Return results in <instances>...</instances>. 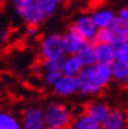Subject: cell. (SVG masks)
Wrapping results in <instances>:
<instances>
[{
  "label": "cell",
  "instance_id": "obj_1",
  "mask_svg": "<svg viewBox=\"0 0 128 129\" xmlns=\"http://www.w3.org/2000/svg\"><path fill=\"white\" fill-rule=\"evenodd\" d=\"M112 80L111 64L97 62L89 67H83L78 75L79 93L83 97L97 96Z\"/></svg>",
  "mask_w": 128,
  "mask_h": 129
},
{
  "label": "cell",
  "instance_id": "obj_23",
  "mask_svg": "<svg viewBox=\"0 0 128 129\" xmlns=\"http://www.w3.org/2000/svg\"><path fill=\"white\" fill-rule=\"evenodd\" d=\"M61 76V72H44V81L47 85H53L59 77Z\"/></svg>",
  "mask_w": 128,
  "mask_h": 129
},
{
  "label": "cell",
  "instance_id": "obj_13",
  "mask_svg": "<svg viewBox=\"0 0 128 129\" xmlns=\"http://www.w3.org/2000/svg\"><path fill=\"white\" fill-rule=\"evenodd\" d=\"M76 56L79 58V60H80V62L82 63L83 67H89V66H92V64L97 63L95 43L93 42H85V44L78 52Z\"/></svg>",
  "mask_w": 128,
  "mask_h": 129
},
{
  "label": "cell",
  "instance_id": "obj_25",
  "mask_svg": "<svg viewBox=\"0 0 128 129\" xmlns=\"http://www.w3.org/2000/svg\"><path fill=\"white\" fill-rule=\"evenodd\" d=\"M27 36L29 38H37L38 36V27L36 25H28L27 28Z\"/></svg>",
  "mask_w": 128,
  "mask_h": 129
},
{
  "label": "cell",
  "instance_id": "obj_2",
  "mask_svg": "<svg viewBox=\"0 0 128 129\" xmlns=\"http://www.w3.org/2000/svg\"><path fill=\"white\" fill-rule=\"evenodd\" d=\"M45 127L48 129L69 128L73 122V113L66 105L60 103H51L44 110Z\"/></svg>",
  "mask_w": 128,
  "mask_h": 129
},
{
  "label": "cell",
  "instance_id": "obj_4",
  "mask_svg": "<svg viewBox=\"0 0 128 129\" xmlns=\"http://www.w3.org/2000/svg\"><path fill=\"white\" fill-rule=\"evenodd\" d=\"M22 128L43 129L45 128V113L39 106H30L25 108L21 116Z\"/></svg>",
  "mask_w": 128,
  "mask_h": 129
},
{
  "label": "cell",
  "instance_id": "obj_10",
  "mask_svg": "<svg viewBox=\"0 0 128 129\" xmlns=\"http://www.w3.org/2000/svg\"><path fill=\"white\" fill-rule=\"evenodd\" d=\"M112 78L121 85H128V61L122 59H115L111 63Z\"/></svg>",
  "mask_w": 128,
  "mask_h": 129
},
{
  "label": "cell",
  "instance_id": "obj_22",
  "mask_svg": "<svg viewBox=\"0 0 128 129\" xmlns=\"http://www.w3.org/2000/svg\"><path fill=\"white\" fill-rule=\"evenodd\" d=\"M39 1H40V5H42L43 9H44V12H45L47 17L52 16L56 13L57 8H58L59 4H60V3H58L57 0H39Z\"/></svg>",
  "mask_w": 128,
  "mask_h": 129
},
{
  "label": "cell",
  "instance_id": "obj_18",
  "mask_svg": "<svg viewBox=\"0 0 128 129\" xmlns=\"http://www.w3.org/2000/svg\"><path fill=\"white\" fill-rule=\"evenodd\" d=\"M22 128L21 120L5 111H0V129H20Z\"/></svg>",
  "mask_w": 128,
  "mask_h": 129
},
{
  "label": "cell",
  "instance_id": "obj_17",
  "mask_svg": "<svg viewBox=\"0 0 128 129\" xmlns=\"http://www.w3.org/2000/svg\"><path fill=\"white\" fill-rule=\"evenodd\" d=\"M109 28L112 30L115 38H128V20L115 16Z\"/></svg>",
  "mask_w": 128,
  "mask_h": 129
},
{
  "label": "cell",
  "instance_id": "obj_16",
  "mask_svg": "<svg viewBox=\"0 0 128 129\" xmlns=\"http://www.w3.org/2000/svg\"><path fill=\"white\" fill-rule=\"evenodd\" d=\"M83 66L76 55H65L61 66V74L68 76H78Z\"/></svg>",
  "mask_w": 128,
  "mask_h": 129
},
{
  "label": "cell",
  "instance_id": "obj_28",
  "mask_svg": "<svg viewBox=\"0 0 128 129\" xmlns=\"http://www.w3.org/2000/svg\"><path fill=\"white\" fill-rule=\"evenodd\" d=\"M57 1H58V3H62V1H64V0H57Z\"/></svg>",
  "mask_w": 128,
  "mask_h": 129
},
{
  "label": "cell",
  "instance_id": "obj_21",
  "mask_svg": "<svg viewBox=\"0 0 128 129\" xmlns=\"http://www.w3.org/2000/svg\"><path fill=\"white\" fill-rule=\"evenodd\" d=\"M65 55L59 58H51V59H44L42 61V68L44 72H60L61 66L64 62Z\"/></svg>",
  "mask_w": 128,
  "mask_h": 129
},
{
  "label": "cell",
  "instance_id": "obj_6",
  "mask_svg": "<svg viewBox=\"0 0 128 129\" xmlns=\"http://www.w3.org/2000/svg\"><path fill=\"white\" fill-rule=\"evenodd\" d=\"M70 27L74 30H76L87 42H93L95 35L98 30L91 14H83V15L79 16L70 24Z\"/></svg>",
  "mask_w": 128,
  "mask_h": 129
},
{
  "label": "cell",
  "instance_id": "obj_5",
  "mask_svg": "<svg viewBox=\"0 0 128 129\" xmlns=\"http://www.w3.org/2000/svg\"><path fill=\"white\" fill-rule=\"evenodd\" d=\"M16 14L21 19H23V21L27 23V25L39 27L40 24L47 19V16H46L44 9H43L39 0H34L24 9H22L21 12H19Z\"/></svg>",
  "mask_w": 128,
  "mask_h": 129
},
{
  "label": "cell",
  "instance_id": "obj_14",
  "mask_svg": "<svg viewBox=\"0 0 128 129\" xmlns=\"http://www.w3.org/2000/svg\"><path fill=\"white\" fill-rule=\"evenodd\" d=\"M91 16H92L97 28L99 29V28H109L117 15L114 14V12L112 9L101 7V8H97L96 11H93Z\"/></svg>",
  "mask_w": 128,
  "mask_h": 129
},
{
  "label": "cell",
  "instance_id": "obj_12",
  "mask_svg": "<svg viewBox=\"0 0 128 129\" xmlns=\"http://www.w3.org/2000/svg\"><path fill=\"white\" fill-rule=\"evenodd\" d=\"M110 110H111L110 106L104 102H91L85 107V112L100 124H103V122L105 121Z\"/></svg>",
  "mask_w": 128,
  "mask_h": 129
},
{
  "label": "cell",
  "instance_id": "obj_19",
  "mask_svg": "<svg viewBox=\"0 0 128 129\" xmlns=\"http://www.w3.org/2000/svg\"><path fill=\"white\" fill-rule=\"evenodd\" d=\"M112 45L115 50L117 59L128 61V38H115Z\"/></svg>",
  "mask_w": 128,
  "mask_h": 129
},
{
  "label": "cell",
  "instance_id": "obj_9",
  "mask_svg": "<svg viewBox=\"0 0 128 129\" xmlns=\"http://www.w3.org/2000/svg\"><path fill=\"white\" fill-rule=\"evenodd\" d=\"M128 127V113L120 108H111L101 124L104 129H123Z\"/></svg>",
  "mask_w": 128,
  "mask_h": 129
},
{
  "label": "cell",
  "instance_id": "obj_24",
  "mask_svg": "<svg viewBox=\"0 0 128 129\" xmlns=\"http://www.w3.org/2000/svg\"><path fill=\"white\" fill-rule=\"evenodd\" d=\"M34 0H12V3H13L14 7H15V11L16 13H19L21 12L22 9L27 7L29 4H31Z\"/></svg>",
  "mask_w": 128,
  "mask_h": 129
},
{
  "label": "cell",
  "instance_id": "obj_3",
  "mask_svg": "<svg viewBox=\"0 0 128 129\" xmlns=\"http://www.w3.org/2000/svg\"><path fill=\"white\" fill-rule=\"evenodd\" d=\"M39 55L42 60L66 55L61 34L53 32V34L44 36L39 42Z\"/></svg>",
  "mask_w": 128,
  "mask_h": 129
},
{
  "label": "cell",
  "instance_id": "obj_26",
  "mask_svg": "<svg viewBox=\"0 0 128 129\" xmlns=\"http://www.w3.org/2000/svg\"><path fill=\"white\" fill-rule=\"evenodd\" d=\"M117 16H119V17H121V19L128 20V6L120 8L119 12H118V14H117Z\"/></svg>",
  "mask_w": 128,
  "mask_h": 129
},
{
  "label": "cell",
  "instance_id": "obj_27",
  "mask_svg": "<svg viewBox=\"0 0 128 129\" xmlns=\"http://www.w3.org/2000/svg\"><path fill=\"white\" fill-rule=\"evenodd\" d=\"M8 38H9V34H8V31H6V30L0 31V44H1V45L7 42Z\"/></svg>",
  "mask_w": 128,
  "mask_h": 129
},
{
  "label": "cell",
  "instance_id": "obj_11",
  "mask_svg": "<svg viewBox=\"0 0 128 129\" xmlns=\"http://www.w3.org/2000/svg\"><path fill=\"white\" fill-rule=\"evenodd\" d=\"M95 50H96L97 62L105 64H111L115 59V50L112 44L106 43H95Z\"/></svg>",
  "mask_w": 128,
  "mask_h": 129
},
{
  "label": "cell",
  "instance_id": "obj_8",
  "mask_svg": "<svg viewBox=\"0 0 128 129\" xmlns=\"http://www.w3.org/2000/svg\"><path fill=\"white\" fill-rule=\"evenodd\" d=\"M87 40L72 27L68 28L66 32L62 35V44L66 55H76Z\"/></svg>",
  "mask_w": 128,
  "mask_h": 129
},
{
  "label": "cell",
  "instance_id": "obj_7",
  "mask_svg": "<svg viewBox=\"0 0 128 129\" xmlns=\"http://www.w3.org/2000/svg\"><path fill=\"white\" fill-rule=\"evenodd\" d=\"M53 91L59 97H72L79 92V81L78 76L62 75L52 85Z\"/></svg>",
  "mask_w": 128,
  "mask_h": 129
},
{
  "label": "cell",
  "instance_id": "obj_20",
  "mask_svg": "<svg viewBox=\"0 0 128 129\" xmlns=\"http://www.w3.org/2000/svg\"><path fill=\"white\" fill-rule=\"evenodd\" d=\"M115 39L114 34L110 28H99L97 30L95 38H93V43H106L112 44Z\"/></svg>",
  "mask_w": 128,
  "mask_h": 129
},
{
  "label": "cell",
  "instance_id": "obj_15",
  "mask_svg": "<svg viewBox=\"0 0 128 129\" xmlns=\"http://www.w3.org/2000/svg\"><path fill=\"white\" fill-rule=\"evenodd\" d=\"M70 128L73 129H99L101 128V124L98 123L91 115H89L88 113L83 112L79 114L78 116H75L73 119L72 126Z\"/></svg>",
  "mask_w": 128,
  "mask_h": 129
}]
</instances>
